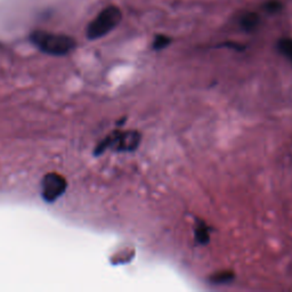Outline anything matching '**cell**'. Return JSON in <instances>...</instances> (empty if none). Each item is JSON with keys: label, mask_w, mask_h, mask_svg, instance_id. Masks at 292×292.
I'll return each mask as SVG.
<instances>
[{"label": "cell", "mask_w": 292, "mask_h": 292, "mask_svg": "<svg viewBox=\"0 0 292 292\" xmlns=\"http://www.w3.org/2000/svg\"><path fill=\"white\" fill-rule=\"evenodd\" d=\"M171 42V39L165 36V34H158V36L154 38V40H153V44L152 47L153 49H155V51H162V49H165L166 47H168Z\"/></svg>", "instance_id": "cell-9"}, {"label": "cell", "mask_w": 292, "mask_h": 292, "mask_svg": "<svg viewBox=\"0 0 292 292\" xmlns=\"http://www.w3.org/2000/svg\"><path fill=\"white\" fill-rule=\"evenodd\" d=\"M141 133L135 130L113 131L107 135L95 148V155H101L107 148L116 152H133L141 144Z\"/></svg>", "instance_id": "cell-2"}, {"label": "cell", "mask_w": 292, "mask_h": 292, "mask_svg": "<svg viewBox=\"0 0 292 292\" xmlns=\"http://www.w3.org/2000/svg\"><path fill=\"white\" fill-rule=\"evenodd\" d=\"M30 41L39 51L53 56H65L77 47L76 39L66 34L34 31L30 34Z\"/></svg>", "instance_id": "cell-1"}, {"label": "cell", "mask_w": 292, "mask_h": 292, "mask_svg": "<svg viewBox=\"0 0 292 292\" xmlns=\"http://www.w3.org/2000/svg\"><path fill=\"white\" fill-rule=\"evenodd\" d=\"M234 278H235V275L233 272L221 271V272H218V273L212 274L209 278V281L212 284H227L233 281Z\"/></svg>", "instance_id": "cell-7"}, {"label": "cell", "mask_w": 292, "mask_h": 292, "mask_svg": "<svg viewBox=\"0 0 292 292\" xmlns=\"http://www.w3.org/2000/svg\"><path fill=\"white\" fill-rule=\"evenodd\" d=\"M264 8L267 13L269 14H275L279 13L282 9V4L279 0H269L264 5Z\"/></svg>", "instance_id": "cell-10"}, {"label": "cell", "mask_w": 292, "mask_h": 292, "mask_svg": "<svg viewBox=\"0 0 292 292\" xmlns=\"http://www.w3.org/2000/svg\"><path fill=\"white\" fill-rule=\"evenodd\" d=\"M278 51L292 64V39L282 38L278 42Z\"/></svg>", "instance_id": "cell-8"}, {"label": "cell", "mask_w": 292, "mask_h": 292, "mask_svg": "<svg viewBox=\"0 0 292 292\" xmlns=\"http://www.w3.org/2000/svg\"><path fill=\"white\" fill-rule=\"evenodd\" d=\"M260 23L259 15L255 12H244L239 18L240 28L245 32H252L258 28Z\"/></svg>", "instance_id": "cell-5"}, {"label": "cell", "mask_w": 292, "mask_h": 292, "mask_svg": "<svg viewBox=\"0 0 292 292\" xmlns=\"http://www.w3.org/2000/svg\"><path fill=\"white\" fill-rule=\"evenodd\" d=\"M195 240L199 244L206 245L209 243L210 241V231L208 229V226L206 222L204 221H197V224L195 226Z\"/></svg>", "instance_id": "cell-6"}, {"label": "cell", "mask_w": 292, "mask_h": 292, "mask_svg": "<svg viewBox=\"0 0 292 292\" xmlns=\"http://www.w3.org/2000/svg\"><path fill=\"white\" fill-rule=\"evenodd\" d=\"M68 183L62 175L57 172H49L41 181V196L44 202L52 204L59 199L66 191Z\"/></svg>", "instance_id": "cell-4"}, {"label": "cell", "mask_w": 292, "mask_h": 292, "mask_svg": "<svg viewBox=\"0 0 292 292\" xmlns=\"http://www.w3.org/2000/svg\"><path fill=\"white\" fill-rule=\"evenodd\" d=\"M122 19V13L117 6H108L104 8L97 16L89 23L87 28V38L89 40L105 37L112 30H115Z\"/></svg>", "instance_id": "cell-3"}]
</instances>
